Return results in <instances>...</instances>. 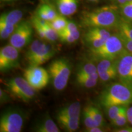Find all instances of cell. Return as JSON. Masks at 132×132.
Wrapping results in <instances>:
<instances>
[{
  "label": "cell",
  "mask_w": 132,
  "mask_h": 132,
  "mask_svg": "<svg viewBox=\"0 0 132 132\" xmlns=\"http://www.w3.org/2000/svg\"><path fill=\"white\" fill-rule=\"evenodd\" d=\"M24 78L36 90L47 86L50 81L49 73L40 66L30 65L24 72Z\"/></svg>",
  "instance_id": "ba28073f"
},
{
  "label": "cell",
  "mask_w": 132,
  "mask_h": 132,
  "mask_svg": "<svg viewBox=\"0 0 132 132\" xmlns=\"http://www.w3.org/2000/svg\"><path fill=\"white\" fill-rule=\"evenodd\" d=\"M132 1V0H110V1L113 3V4H114L116 6H122V5L126 4L128 2Z\"/></svg>",
  "instance_id": "f35d334b"
},
{
  "label": "cell",
  "mask_w": 132,
  "mask_h": 132,
  "mask_svg": "<svg viewBox=\"0 0 132 132\" xmlns=\"http://www.w3.org/2000/svg\"><path fill=\"white\" fill-rule=\"evenodd\" d=\"M34 131L37 132H59V129L56 123L47 114L37 122L34 126Z\"/></svg>",
  "instance_id": "7c38bea8"
},
{
  "label": "cell",
  "mask_w": 132,
  "mask_h": 132,
  "mask_svg": "<svg viewBox=\"0 0 132 132\" xmlns=\"http://www.w3.org/2000/svg\"><path fill=\"white\" fill-rule=\"evenodd\" d=\"M19 50L11 45L0 50V70L7 72L19 66Z\"/></svg>",
  "instance_id": "9c48e42d"
},
{
  "label": "cell",
  "mask_w": 132,
  "mask_h": 132,
  "mask_svg": "<svg viewBox=\"0 0 132 132\" xmlns=\"http://www.w3.org/2000/svg\"><path fill=\"white\" fill-rule=\"evenodd\" d=\"M63 31L70 34L71 35L73 36V37L75 39V40L76 41L80 38V31L78 30V27H77V24H76L74 22H73V21H69L68 24H67L65 28L63 29Z\"/></svg>",
  "instance_id": "4dcf8cb0"
},
{
  "label": "cell",
  "mask_w": 132,
  "mask_h": 132,
  "mask_svg": "<svg viewBox=\"0 0 132 132\" xmlns=\"http://www.w3.org/2000/svg\"><path fill=\"white\" fill-rule=\"evenodd\" d=\"M68 22L69 21L61 14L58 15L57 17L54 19L53 20L48 21L50 26L53 28L55 29L57 32H60V31L65 29L67 24H68Z\"/></svg>",
  "instance_id": "44dd1931"
},
{
  "label": "cell",
  "mask_w": 132,
  "mask_h": 132,
  "mask_svg": "<svg viewBox=\"0 0 132 132\" xmlns=\"http://www.w3.org/2000/svg\"><path fill=\"white\" fill-rule=\"evenodd\" d=\"M98 73H95L88 75H76V81L81 87L92 88L96 86L98 81Z\"/></svg>",
  "instance_id": "e0dca14e"
},
{
  "label": "cell",
  "mask_w": 132,
  "mask_h": 132,
  "mask_svg": "<svg viewBox=\"0 0 132 132\" xmlns=\"http://www.w3.org/2000/svg\"><path fill=\"white\" fill-rule=\"evenodd\" d=\"M118 69H117V65L112 68L108 69L105 72H102V73H98L99 79L102 81V82H107L108 81L113 80L116 77H118Z\"/></svg>",
  "instance_id": "cb8c5ba5"
},
{
  "label": "cell",
  "mask_w": 132,
  "mask_h": 132,
  "mask_svg": "<svg viewBox=\"0 0 132 132\" xmlns=\"http://www.w3.org/2000/svg\"><path fill=\"white\" fill-rule=\"evenodd\" d=\"M85 42L90 49H96L100 47L106 40L102 39L99 36L92 34L88 31L84 36Z\"/></svg>",
  "instance_id": "ac0fdd59"
},
{
  "label": "cell",
  "mask_w": 132,
  "mask_h": 132,
  "mask_svg": "<svg viewBox=\"0 0 132 132\" xmlns=\"http://www.w3.org/2000/svg\"><path fill=\"white\" fill-rule=\"evenodd\" d=\"M125 51L122 42L118 34L111 35L101 47L90 49V57L95 61L103 59L116 60Z\"/></svg>",
  "instance_id": "3957f363"
},
{
  "label": "cell",
  "mask_w": 132,
  "mask_h": 132,
  "mask_svg": "<svg viewBox=\"0 0 132 132\" xmlns=\"http://www.w3.org/2000/svg\"><path fill=\"white\" fill-rule=\"evenodd\" d=\"M119 7L122 19L132 23V1Z\"/></svg>",
  "instance_id": "603a6c76"
},
{
  "label": "cell",
  "mask_w": 132,
  "mask_h": 132,
  "mask_svg": "<svg viewBox=\"0 0 132 132\" xmlns=\"http://www.w3.org/2000/svg\"><path fill=\"white\" fill-rule=\"evenodd\" d=\"M37 15L39 17L41 18V19L45 20L46 21H49L48 16L47 12H46L44 8V7H43L42 5H41L40 7L38 8L37 11V15Z\"/></svg>",
  "instance_id": "8d00e7d4"
},
{
  "label": "cell",
  "mask_w": 132,
  "mask_h": 132,
  "mask_svg": "<svg viewBox=\"0 0 132 132\" xmlns=\"http://www.w3.org/2000/svg\"><path fill=\"white\" fill-rule=\"evenodd\" d=\"M89 1H90V2H97L98 0H88Z\"/></svg>",
  "instance_id": "7bdbcfd3"
},
{
  "label": "cell",
  "mask_w": 132,
  "mask_h": 132,
  "mask_svg": "<svg viewBox=\"0 0 132 132\" xmlns=\"http://www.w3.org/2000/svg\"><path fill=\"white\" fill-rule=\"evenodd\" d=\"M89 110L90 114L93 117L94 119L95 120V122L98 125L99 127H103L105 125V122H104V119L103 117V114H102V112L100 110L94 105H88L87 106Z\"/></svg>",
  "instance_id": "7402d4cb"
},
{
  "label": "cell",
  "mask_w": 132,
  "mask_h": 132,
  "mask_svg": "<svg viewBox=\"0 0 132 132\" xmlns=\"http://www.w3.org/2000/svg\"><path fill=\"white\" fill-rule=\"evenodd\" d=\"M127 115L128 122H129L130 120H132V106H130V108H127Z\"/></svg>",
  "instance_id": "b9f144b4"
},
{
  "label": "cell",
  "mask_w": 132,
  "mask_h": 132,
  "mask_svg": "<svg viewBox=\"0 0 132 132\" xmlns=\"http://www.w3.org/2000/svg\"><path fill=\"white\" fill-rule=\"evenodd\" d=\"M45 1H48V0H45Z\"/></svg>",
  "instance_id": "bcb514c9"
},
{
  "label": "cell",
  "mask_w": 132,
  "mask_h": 132,
  "mask_svg": "<svg viewBox=\"0 0 132 132\" xmlns=\"http://www.w3.org/2000/svg\"><path fill=\"white\" fill-rule=\"evenodd\" d=\"M118 35L119 36L120 38L121 39V40L122 42L123 47H124L125 51H127V52L132 54V40L131 39H128V38L120 35V34H119Z\"/></svg>",
  "instance_id": "e575fe53"
},
{
  "label": "cell",
  "mask_w": 132,
  "mask_h": 132,
  "mask_svg": "<svg viewBox=\"0 0 132 132\" xmlns=\"http://www.w3.org/2000/svg\"><path fill=\"white\" fill-rule=\"evenodd\" d=\"M117 59L111 60V59H103L99 61L97 65V72L98 73L105 72L108 69L112 68L117 65Z\"/></svg>",
  "instance_id": "d4e9b609"
},
{
  "label": "cell",
  "mask_w": 132,
  "mask_h": 132,
  "mask_svg": "<svg viewBox=\"0 0 132 132\" xmlns=\"http://www.w3.org/2000/svg\"><path fill=\"white\" fill-rule=\"evenodd\" d=\"M24 123V117L21 112L16 110H7L1 116L0 131L20 132Z\"/></svg>",
  "instance_id": "52a82bcc"
},
{
  "label": "cell",
  "mask_w": 132,
  "mask_h": 132,
  "mask_svg": "<svg viewBox=\"0 0 132 132\" xmlns=\"http://www.w3.org/2000/svg\"><path fill=\"white\" fill-rule=\"evenodd\" d=\"M86 131L87 132H102L104 131V130L102 129V127H94L90 128H86Z\"/></svg>",
  "instance_id": "ab89813d"
},
{
  "label": "cell",
  "mask_w": 132,
  "mask_h": 132,
  "mask_svg": "<svg viewBox=\"0 0 132 132\" xmlns=\"http://www.w3.org/2000/svg\"><path fill=\"white\" fill-rule=\"evenodd\" d=\"M44 43L41 42L39 40H35L33 41L32 44H31L26 54V58L28 61H29L32 57L37 53V52L41 48Z\"/></svg>",
  "instance_id": "4316f807"
},
{
  "label": "cell",
  "mask_w": 132,
  "mask_h": 132,
  "mask_svg": "<svg viewBox=\"0 0 132 132\" xmlns=\"http://www.w3.org/2000/svg\"><path fill=\"white\" fill-rule=\"evenodd\" d=\"M127 106H123L120 110V113L114 119L111 121L112 125L115 127H122L126 125L128 122L127 115Z\"/></svg>",
  "instance_id": "ffe728a7"
},
{
  "label": "cell",
  "mask_w": 132,
  "mask_h": 132,
  "mask_svg": "<svg viewBox=\"0 0 132 132\" xmlns=\"http://www.w3.org/2000/svg\"><path fill=\"white\" fill-rule=\"evenodd\" d=\"M122 106H120V105H113L106 108L108 117L111 122L116 118L117 116L120 113Z\"/></svg>",
  "instance_id": "1f68e13d"
},
{
  "label": "cell",
  "mask_w": 132,
  "mask_h": 132,
  "mask_svg": "<svg viewBox=\"0 0 132 132\" xmlns=\"http://www.w3.org/2000/svg\"><path fill=\"white\" fill-rule=\"evenodd\" d=\"M56 120L61 127L67 131H75L79 127L80 118H69L56 115Z\"/></svg>",
  "instance_id": "5bb4252c"
},
{
  "label": "cell",
  "mask_w": 132,
  "mask_h": 132,
  "mask_svg": "<svg viewBox=\"0 0 132 132\" xmlns=\"http://www.w3.org/2000/svg\"><path fill=\"white\" fill-rule=\"evenodd\" d=\"M120 82L132 86V54L125 51L117 59Z\"/></svg>",
  "instance_id": "30bf717a"
},
{
  "label": "cell",
  "mask_w": 132,
  "mask_h": 132,
  "mask_svg": "<svg viewBox=\"0 0 132 132\" xmlns=\"http://www.w3.org/2000/svg\"><path fill=\"white\" fill-rule=\"evenodd\" d=\"M44 32L45 35V40L50 42H55L59 39V34L55 29L53 28L49 23L44 26Z\"/></svg>",
  "instance_id": "f546056e"
},
{
  "label": "cell",
  "mask_w": 132,
  "mask_h": 132,
  "mask_svg": "<svg viewBox=\"0 0 132 132\" xmlns=\"http://www.w3.org/2000/svg\"><path fill=\"white\" fill-rule=\"evenodd\" d=\"M43 7L45 9L46 12L48 15V16L49 18V21L53 20L54 19L57 17L58 14L56 12V11H55V9L52 7L50 5L47 4H42Z\"/></svg>",
  "instance_id": "836d02e7"
},
{
  "label": "cell",
  "mask_w": 132,
  "mask_h": 132,
  "mask_svg": "<svg viewBox=\"0 0 132 132\" xmlns=\"http://www.w3.org/2000/svg\"><path fill=\"white\" fill-rule=\"evenodd\" d=\"M83 122L84 124H85L86 128H90L98 126L95 122V120L94 119L93 117L90 114L89 110L87 106H86L83 110ZM99 127V126H98Z\"/></svg>",
  "instance_id": "f1b7e54d"
},
{
  "label": "cell",
  "mask_w": 132,
  "mask_h": 132,
  "mask_svg": "<svg viewBox=\"0 0 132 132\" xmlns=\"http://www.w3.org/2000/svg\"><path fill=\"white\" fill-rule=\"evenodd\" d=\"M118 34L132 40V23L126 21L123 19L120 20L117 26Z\"/></svg>",
  "instance_id": "d6986e66"
},
{
  "label": "cell",
  "mask_w": 132,
  "mask_h": 132,
  "mask_svg": "<svg viewBox=\"0 0 132 132\" xmlns=\"http://www.w3.org/2000/svg\"><path fill=\"white\" fill-rule=\"evenodd\" d=\"M99 102L105 108L113 105L128 106L132 103V86L121 82L112 84L102 92Z\"/></svg>",
  "instance_id": "7a4b0ae2"
},
{
  "label": "cell",
  "mask_w": 132,
  "mask_h": 132,
  "mask_svg": "<svg viewBox=\"0 0 132 132\" xmlns=\"http://www.w3.org/2000/svg\"><path fill=\"white\" fill-rule=\"evenodd\" d=\"M129 123H130V124H131V125H132V120H130V121L129 122Z\"/></svg>",
  "instance_id": "f6af8a7d"
},
{
  "label": "cell",
  "mask_w": 132,
  "mask_h": 132,
  "mask_svg": "<svg viewBox=\"0 0 132 132\" xmlns=\"http://www.w3.org/2000/svg\"><path fill=\"white\" fill-rule=\"evenodd\" d=\"M32 32V25L29 21H21L9 37V44L20 50L31 42Z\"/></svg>",
  "instance_id": "8992f818"
},
{
  "label": "cell",
  "mask_w": 132,
  "mask_h": 132,
  "mask_svg": "<svg viewBox=\"0 0 132 132\" xmlns=\"http://www.w3.org/2000/svg\"><path fill=\"white\" fill-rule=\"evenodd\" d=\"M95 73H98L97 66L92 62H87L81 66L77 71L76 75H88V74H93Z\"/></svg>",
  "instance_id": "83f0119b"
},
{
  "label": "cell",
  "mask_w": 132,
  "mask_h": 132,
  "mask_svg": "<svg viewBox=\"0 0 132 132\" xmlns=\"http://www.w3.org/2000/svg\"><path fill=\"white\" fill-rule=\"evenodd\" d=\"M116 132H132V127H125L114 130Z\"/></svg>",
  "instance_id": "60d3db41"
},
{
  "label": "cell",
  "mask_w": 132,
  "mask_h": 132,
  "mask_svg": "<svg viewBox=\"0 0 132 132\" xmlns=\"http://www.w3.org/2000/svg\"><path fill=\"white\" fill-rule=\"evenodd\" d=\"M50 77L55 89L62 90L68 83L71 73L70 62L65 58L54 60L48 67Z\"/></svg>",
  "instance_id": "277c9868"
},
{
  "label": "cell",
  "mask_w": 132,
  "mask_h": 132,
  "mask_svg": "<svg viewBox=\"0 0 132 132\" xmlns=\"http://www.w3.org/2000/svg\"><path fill=\"white\" fill-rule=\"evenodd\" d=\"M7 90L12 96L24 102H29L34 98L36 90L24 78L15 77L5 82Z\"/></svg>",
  "instance_id": "5b68a950"
},
{
  "label": "cell",
  "mask_w": 132,
  "mask_h": 132,
  "mask_svg": "<svg viewBox=\"0 0 132 132\" xmlns=\"http://www.w3.org/2000/svg\"><path fill=\"white\" fill-rule=\"evenodd\" d=\"M23 14L20 10L16 9L7 13H3L0 16V21L11 26H16L21 22Z\"/></svg>",
  "instance_id": "9a60e30c"
},
{
  "label": "cell",
  "mask_w": 132,
  "mask_h": 132,
  "mask_svg": "<svg viewBox=\"0 0 132 132\" xmlns=\"http://www.w3.org/2000/svg\"><path fill=\"white\" fill-rule=\"evenodd\" d=\"M16 26H11L0 21V37L1 39H7L11 37L15 29Z\"/></svg>",
  "instance_id": "484cf974"
},
{
  "label": "cell",
  "mask_w": 132,
  "mask_h": 132,
  "mask_svg": "<svg viewBox=\"0 0 132 132\" xmlns=\"http://www.w3.org/2000/svg\"><path fill=\"white\" fill-rule=\"evenodd\" d=\"M59 34V39L62 42L65 43V44H73L76 42L75 39L73 37V36L69 34V32H65L64 31H61L58 32Z\"/></svg>",
  "instance_id": "d6a6232c"
},
{
  "label": "cell",
  "mask_w": 132,
  "mask_h": 132,
  "mask_svg": "<svg viewBox=\"0 0 132 132\" xmlns=\"http://www.w3.org/2000/svg\"><path fill=\"white\" fill-rule=\"evenodd\" d=\"M56 3L59 13L64 16L72 15L78 9V0H56Z\"/></svg>",
  "instance_id": "4fadbf2b"
},
{
  "label": "cell",
  "mask_w": 132,
  "mask_h": 132,
  "mask_svg": "<svg viewBox=\"0 0 132 132\" xmlns=\"http://www.w3.org/2000/svg\"><path fill=\"white\" fill-rule=\"evenodd\" d=\"M80 103L79 102H73L59 109L57 112L56 115L63 116L69 118H80Z\"/></svg>",
  "instance_id": "2e32d148"
},
{
  "label": "cell",
  "mask_w": 132,
  "mask_h": 132,
  "mask_svg": "<svg viewBox=\"0 0 132 132\" xmlns=\"http://www.w3.org/2000/svg\"><path fill=\"white\" fill-rule=\"evenodd\" d=\"M122 17L119 7L114 4L87 11L82 14L81 21L85 27L113 28H117Z\"/></svg>",
  "instance_id": "6da1fadb"
},
{
  "label": "cell",
  "mask_w": 132,
  "mask_h": 132,
  "mask_svg": "<svg viewBox=\"0 0 132 132\" xmlns=\"http://www.w3.org/2000/svg\"><path fill=\"white\" fill-rule=\"evenodd\" d=\"M2 1H14V0H1Z\"/></svg>",
  "instance_id": "ee69618b"
},
{
  "label": "cell",
  "mask_w": 132,
  "mask_h": 132,
  "mask_svg": "<svg viewBox=\"0 0 132 132\" xmlns=\"http://www.w3.org/2000/svg\"><path fill=\"white\" fill-rule=\"evenodd\" d=\"M0 100H1V103H4L9 100V96L2 89L0 90Z\"/></svg>",
  "instance_id": "74e56055"
},
{
  "label": "cell",
  "mask_w": 132,
  "mask_h": 132,
  "mask_svg": "<svg viewBox=\"0 0 132 132\" xmlns=\"http://www.w3.org/2000/svg\"><path fill=\"white\" fill-rule=\"evenodd\" d=\"M32 24L33 26L34 27L36 32L37 33L38 36H39L40 38H41L42 39H45V32H44V27L36 22H32Z\"/></svg>",
  "instance_id": "d590c367"
},
{
  "label": "cell",
  "mask_w": 132,
  "mask_h": 132,
  "mask_svg": "<svg viewBox=\"0 0 132 132\" xmlns=\"http://www.w3.org/2000/svg\"><path fill=\"white\" fill-rule=\"evenodd\" d=\"M55 54V50L50 45L44 43L41 48L28 62L30 65L39 66L49 61Z\"/></svg>",
  "instance_id": "8fae6325"
}]
</instances>
